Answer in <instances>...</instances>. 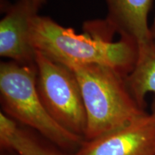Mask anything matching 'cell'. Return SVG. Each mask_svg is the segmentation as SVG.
Returning a JSON list of instances; mask_svg holds the SVG:
<instances>
[{"label":"cell","mask_w":155,"mask_h":155,"mask_svg":"<svg viewBox=\"0 0 155 155\" xmlns=\"http://www.w3.org/2000/svg\"><path fill=\"white\" fill-rule=\"evenodd\" d=\"M84 31L77 34L73 28L38 15L30 23V43L35 51L68 68L96 64L126 76L132 71L139 55L134 42L124 38L113 41L114 34L103 20L86 22Z\"/></svg>","instance_id":"6da1fadb"},{"label":"cell","mask_w":155,"mask_h":155,"mask_svg":"<svg viewBox=\"0 0 155 155\" xmlns=\"http://www.w3.org/2000/svg\"><path fill=\"white\" fill-rule=\"evenodd\" d=\"M87 116L85 140H92L131 124L148 112L137 103L126 75L105 65H73Z\"/></svg>","instance_id":"7a4b0ae2"},{"label":"cell","mask_w":155,"mask_h":155,"mask_svg":"<svg viewBox=\"0 0 155 155\" xmlns=\"http://www.w3.org/2000/svg\"><path fill=\"white\" fill-rule=\"evenodd\" d=\"M37 67L9 61L0 65V100L3 113L33 129L56 146L74 154L85 139L61 127L40 100L36 87Z\"/></svg>","instance_id":"3957f363"},{"label":"cell","mask_w":155,"mask_h":155,"mask_svg":"<svg viewBox=\"0 0 155 155\" xmlns=\"http://www.w3.org/2000/svg\"><path fill=\"white\" fill-rule=\"evenodd\" d=\"M35 63L37 91L48 114L65 130L85 139L86 111L74 72L38 51Z\"/></svg>","instance_id":"277c9868"},{"label":"cell","mask_w":155,"mask_h":155,"mask_svg":"<svg viewBox=\"0 0 155 155\" xmlns=\"http://www.w3.org/2000/svg\"><path fill=\"white\" fill-rule=\"evenodd\" d=\"M72 155H155V98L150 113L121 129L85 140Z\"/></svg>","instance_id":"5b68a950"},{"label":"cell","mask_w":155,"mask_h":155,"mask_svg":"<svg viewBox=\"0 0 155 155\" xmlns=\"http://www.w3.org/2000/svg\"><path fill=\"white\" fill-rule=\"evenodd\" d=\"M40 7L31 0H17L6 9L0 22V55L24 65H34L36 51L30 43L32 19Z\"/></svg>","instance_id":"8992f818"},{"label":"cell","mask_w":155,"mask_h":155,"mask_svg":"<svg viewBox=\"0 0 155 155\" xmlns=\"http://www.w3.org/2000/svg\"><path fill=\"white\" fill-rule=\"evenodd\" d=\"M107 16L104 22L120 38L134 42L138 48L153 38L148 24L154 0H105Z\"/></svg>","instance_id":"52a82bcc"},{"label":"cell","mask_w":155,"mask_h":155,"mask_svg":"<svg viewBox=\"0 0 155 155\" xmlns=\"http://www.w3.org/2000/svg\"><path fill=\"white\" fill-rule=\"evenodd\" d=\"M126 83L135 100L146 109L147 94H155V38L139 48L137 63Z\"/></svg>","instance_id":"ba28073f"},{"label":"cell","mask_w":155,"mask_h":155,"mask_svg":"<svg viewBox=\"0 0 155 155\" xmlns=\"http://www.w3.org/2000/svg\"><path fill=\"white\" fill-rule=\"evenodd\" d=\"M13 142L19 155H72L33 129L19 124L13 137Z\"/></svg>","instance_id":"9c48e42d"},{"label":"cell","mask_w":155,"mask_h":155,"mask_svg":"<svg viewBox=\"0 0 155 155\" xmlns=\"http://www.w3.org/2000/svg\"><path fill=\"white\" fill-rule=\"evenodd\" d=\"M19 123L5 113L0 114V149L1 155H19L13 142V137Z\"/></svg>","instance_id":"30bf717a"},{"label":"cell","mask_w":155,"mask_h":155,"mask_svg":"<svg viewBox=\"0 0 155 155\" xmlns=\"http://www.w3.org/2000/svg\"><path fill=\"white\" fill-rule=\"evenodd\" d=\"M31 1L35 4V5L38 6V7H40V8H41L42 6L47 2L48 0H31Z\"/></svg>","instance_id":"8fae6325"},{"label":"cell","mask_w":155,"mask_h":155,"mask_svg":"<svg viewBox=\"0 0 155 155\" xmlns=\"http://www.w3.org/2000/svg\"><path fill=\"white\" fill-rule=\"evenodd\" d=\"M150 29H151V32H152V38H155V18H154V23H153L152 26L150 27Z\"/></svg>","instance_id":"7c38bea8"}]
</instances>
